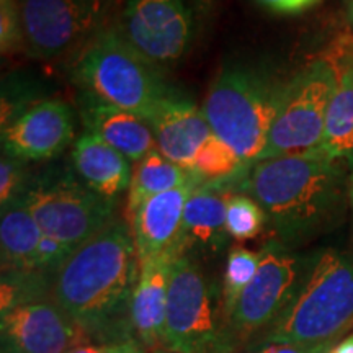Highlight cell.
Returning <instances> with one entry per match:
<instances>
[{
	"instance_id": "8fae6325",
	"label": "cell",
	"mask_w": 353,
	"mask_h": 353,
	"mask_svg": "<svg viewBox=\"0 0 353 353\" xmlns=\"http://www.w3.org/2000/svg\"><path fill=\"white\" fill-rule=\"evenodd\" d=\"M196 17L190 0H126L114 26L132 50L161 70L187 54Z\"/></svg>"
},
{
	"instance_id": "484cf974",
	"label": "cell",
	"mask_w": 353,
	"mask_h": 353,
	"mask_svg": "<svg viewBox=\"0 0 353 353\" xmlns=\"http://www.w3.org/2000/svg\"><path fill=\"white\" fill-rule=\"evenodd\" d=\"M32 179L26 172L25 161L2 152L0 161V205L6 208L12 201L25 195Z\"/></svg>"
},
{
	"instance_id": "f546056e",
	"label": "cell",
	"mask_w": 353,
	"mask_h": 353,
	"mask_svg": "<svg viewBox=\"0 0 353 353\" xmlns=\"http://www.w3.org/2000/svg\"><path fill=\"white\" fill-rule=\"evenodd\" d=\"M257 2L275 13L293 15V13H301L307 8L314 7L321 0H257Z\"/></svg>"
},
{
	"instance_id": "1f68e13d",
	"label": "cell",
	"mask_w": 353,
	"mask_h": 353,
	"mask_svg": "<svg viewBox=\"0 0 353 353\" xmlns=\"http://www.w3.org/2000/svg\"><path fill=\"white\" fill-rule=\"evenodd\" d=\"M198 17H206L213 12L216 0H190Z\"/></svg>"
},
{
	"instance_id": "ba28073f",
	"label": "cell",
	"mask_w": 353,
	"mask_h": 353,
	"mask_svg": "<svg viewBox=\"0 0 353 353\" xmlns=\"http://www.w3.org/2000/svg\"><path fill=\"white\" fill-rule=\"evenodd\" d=\"M23 200L43 234L72 250L114 221V200L99 195L69 172L32 179Z\"/></svg>"
},
{
	"instance_id": "4316f807",
	"label": "cell",
	"mask_w": 353,
	"mask_h": 353,
	"mask_svg": "<svg viewBox=\"0 0 353 353\" xmlns=\"http://www.w3.org/2000/svg\"><path fill=\"white\" fill-rule=\"evenodd\" d=\"M0 48L3 56L26 51L19 0H0Z\"/></svg>"
},
{
	"instance_id": "ac0fdd59",
	"label": "cell",
	"mask_w": 353,
	"mask_h": 353,
	"mask_svg": "<svg viewBox=\"0 0 353 353\" xmlns=\"http://www.w3.org/2000/svg\"><path fill=\"white\" fill-rule=\"evenodd\" d=\"M231 195V188L223 187L221 182L196 183L185 205L179 255H188L190 250L208 254L223 250L229 237L226 206Z\"/></svg>"
},
{
	"instance_id": "836d02e7",
	"label": "cell",
	"mask_w": 353,
	"mask_h": 353,
	"mask_svg": "<svg viewBox=\"0 0 353 353\" xmlns=\"http://www.w3.org/2000/svg\"><path fill=\"white\" fill-rule=\"evenodd\" d=\"M348 201H350V208L353 210V165L350 167V176H348Z\"/></svg>"
},
{
	"instance_id": "3957f363",
	"label": "cell",
	"mask_w": 353,
	"mask_h": 353,
	"mask_svg": "<svg viewBox=\"0 0 353 353\" xmlns=\"http://www.w3.org/2000/svg\"><path fill=\"white\" fill-rule=\"evenodd\" d=\"M352 325L353 252L319 250L288 306L250 348L337 342Z\"/></svg>"
},
{
	"instance_id": "7402d4cb",
	"label": "cell",
	"mask_w": 353,
	"mask_h": 353,
	"mask_svg": "<svg viewBox=\"0 0 353 353\" xmlns=\"http://www.w3.org/2000/svg\"><path fill=\"white\" fill-rule=\"evenodd\" d=\"M195 175L183 169L157 149L141 159L132 169L130 188H128L126 216L130 218L141 208L144 201L154 198L169 190L183 187L192 182Z\"/></svg>"
},
{
	"instance_id": "4fadbf2b",
	"label": "cell",
	"mask_w": 353,
	"mask_h": 353,
	"mask_svg": "<svg viewBox=\"0 0 353 353\" xmlns=\"http://www.w3.org/2000/svg\"><path fill=\"white\" fill-rule=\"evenodd\" d=\"M74 139V114L63 100H41L2 128V152L21 161H50Z\"/></svg>"
},
{
	"instance_id": "d6986e66",
	"label": "cell",
	"mask_w": 353,
	"mask_h": 353,
	"mask_svg": "<svg viewBox=\"0 0 353 353\" xmlns=\"http://www.w3.org/2000/svg\"><path fill=\"white\" fill-rule=\"evenodd\" d=\"M72 164L82 182L108 200H117L120 193L130 188V159L92 132L85 131L76 139Z\"/></svg>"
},
{
	"instance_id": "44dd1931",
	"label": "cell",
	"mask_w": 353,
	"mask_h": 353,
	"mask_svg": "<svg viewBox=\"0 0 353 353\" xmlns=\"http://www.w3.org/2000/svg\"><path fill=\"white\" fill-rule=\"evenodd\" d=\"M43 231L23 196L2 208L0 254L3 272H37L34 259Z\"/></svg>"
},
{
	"instance_id": "8992f818",
	"label": "cell",
	"mask_w": 353,
	"mask_h": 353,
	"mask_svg": "<svg viewBox=\"0 0 353 353\" xmlns=\"http://www.w3.org/2000/svg\"><path fill=\"white\" fill-rule=\"evenodd\" d=\"M219 291L190 255H176L170 267L165 348L180 353H231Z\"/></svg>"
},
{
	"instance_id": "d590c367",
	"label": "cell",
	"mask_w": 353,
	"mask_h": 353,
	"mask_svg": "<svg viewBox=\"0 0 353 353\" xmlns=\"http://www.w3.org/2000/svg\"><path fill=\"white\" fill-rule=\"evenodd\" d=\"M149 353H180V352L170 350V348H157V350H154V352H149Z\"/></svg>"
},
{
	"instance_id": "9a60e30c",
	"label": "cell",
	"mask_w": 353,
	"mask_h": 353,
	"mask_svg": "<svg viewBox=\"0 0 353 353\" xmlns=\"http://www.w3.org/2000/svg\"><path fill=\"white\" fill-rule=\"evenodd\" d=\"M196 179L198 176L183 187L149 198L134 214L128 218L138 260L165 254L179 255L185 205L190 193L196 183H200Z\"/></svg>"
},
{
	"instance_id": "277c9868",
	"label": "cell",
	"mask_w": 353,
	"mask_h": 353,
	"mask_svg": "<svg viewBox=\"0 0 353 353\" xmlns=\"http://www.w3.org/2000/svg\"><path fill=\"white\" fill-rule=\"evenodd\" d=\"M286 82L267 65L234 61L219 70L203 103L211 130L245 162H257Z\"/></svg>"
},
{
	"instance_id": "e575fe53",
	"label": "cell",
	"mask_w": 353,
	"mask_h": 353,
	"mask_svg": "<svg viewBox=\"0 0 353 353\" xmlns=\"http://www.w3.org/2000/svg\"><path fill=\"white\" fill-rule=\"evenodd\" d=\"M347 3V17H348V21H350V25L353 26V0H348Z\"/></svg>"
},
{
	"instance_id": "d6a6232c",
	"label": "cell",
	"mask_w": 353,
	"mask_h": 353,
	"mask_svg": "<svg viewBox=\"0 0 353 353\" xmlns=\"http://www.w3.org/2000/svg\"><path fill=\"white\" fill-rule=\"evenodd\" d=\"M330 353H353V334L348 335L347 339L334 347V350Z\"/></svg>"
},
{
	"instance_id": "2e32d148",
	"label": "cell",
	"mask_w": 353,
	"mask_h": 353,
	"mask_svg": "<svg viewBox=\"0 0 353 353\" xmlns=\"http://www.w3.org/2000/svg\"><path fill=\"white\" fill-rule=\"evenodd\" d=\"M175 254L139 260L138 280L131 301V321L136 341L145 352L165 348L167 296L170 267Z\"/></svg>"
},
{
	"instance_id": "74e56055",
	"label": "cell",
	"mask_w": 353,
	"mask_h": 353,
	"mask_svg": "<svg viewBox=\"0 0 353 353\" xmlns=\"http://www.w3.org/2000/svg\"><path fill=\"white\" fill-rule=\"evenodd\" d=\"M345 2H348V0H345Z\"/></svg>"
},
{
	"instance_id": "d4e9b609",
	"label": "cell",
	"mask_w": 353,
	"mask_h": 353,
	"mask_svg": "<svg viewBox=\"0 0 353 353\" xmlns=\"http://www.w3.org/2000/svg\"><path fill=\"white\" fill-rule=\"evenodd\" d=\"M267 226V216L260 205L249 195L234 193L226 206V229L236 241H249L257 237Z\"/></svg>"
},
{
	"instance_id": "30bf717a",
	"label": "cell",
	"mask_w": 353,
	"mask_h": 353,
	"mask_svg": "<svg viewBox=\"0 0 353 353\" xmlns=\"http://www.w3.org/2000/svg\"><path fill=\"white\" fill-rule=\"evenodd\" d=\"M121 0H19L26 52L54 59L112 25Z\"/></svg>"
},
{
	"instance_id": "ffe728a7",
	"label": "cell",
	"mask_w": 353,
	"mask_h": 353,
	"mask_svg": "<svg viewBox=\"0 0 353 353\" xmlns=\"http://www.w3.org/2000/svg\"><path fill=\"white\" fill-rule=\"evenodd\" d=\"M330 63V61H329ZM337 72L332 99L325 117L321 151L330 157L353 165V57H343L341 63H330Z\"/></svg>"
},
{
	"instance_id": "f1b7e54d",
	"label": "cell",
	"mask_w": 353,
	"mask_h": 353,
	"mask_svg": "<svg viewBox=\"0 0 353 353\" xmlns=\"http://www.w3.org/2000/svg\"><path fill=\"white\" fill-rule=\"evenodd\" d=\"M337 342L325 343H273L260 347L254 353H330Z\"/></svg>"
},
{
	"instance_id": "603a6c76",
	"label": "cell",
	"mask_w": 353,
	"mask_h": 353,
	"mask_svg": "<svg viewBox=\"0 0 353 353\" xmlns=\"http://www.w3.org/2000/svg\"><path fill=\"white\" fill-rule=\"evenodd\" d=\"M259 263L260 252H254V250L245 249V247H232L231 252H229L226 270H224L223 291H221L224 319H226V332L228 322L231 319L234 307H236L237 301H239L242 291L254 280Z\"/></svg>"
},
{
	"instance_id": "e0dca14e",
	"label": "cell",
	"mask_w": 353,
	"mask_h": 353,
	"mask_svg": "<svg viewBox=\"0 0 353 353\" xmlns=\"http://www.w3.org/2000/svg\"><path fill=\"white\" fill-rule=\"evenodd\" d=\"M79 114L88 132L99 136L134 164L157 149L152 128L144 118L105 103L87 92L79 97Z\"/></svg>"
},
{
	"instance_id": "6da1fadb",
	"label": "cell",
	"mask_w": 353,
	"mask_h": 353,
	"mask_svg": "<svg viewBox=\"0 0 353 353\" xmlns=\"http://www.w3.org/2000/svg\"><path fill=\"white\" fill-rule=\"evenodd\" d=\"M138 272L130 224L114 219L57 268L51 299L81 329L87 342L136 341L131 301Z\"/></svg>"
},
{
	"instance_id": "52a82bcc",
	"label": "cell",
	"mask_w": 353,
	"mask_h": 353,
	"mask_svg": "<svg viewBox=\"0 0 353 353\" xmlns=\"http://www.w3.org/2000/svg\"><path fill=\"white\" fill-rule=\"evenodd\" d=\"M314 252L303 255L293 247L270 241L260 250V263L250 285L242 291L228 322L231 353L250 348L280 317L293 299Z\"/></svg>"
},
{
	"instance_id": "83f0119b",
	"label": "cell",
	"mask_w": 353,
	"mask_h": 353,
	"mask_svg": "<svg viewBox=\"0 0 353 353\" xmlns=\"http://www.w3.org/2000/svg\"><path fill=\"white\" fill-rule=\"evenodd\" d=\"M72 252L74 250L61 241L43 234L37 250V259H34V270L54 275L57 268L68 260Z\"/></svg>"
},
{
	"instance_id": "5bb4252c",
	"label": "cell",
	"mask_w": 353,
	"mask_h": 353,
	"mask_svg": "<svg viewBox=\"0 0 353 353\" xmlns=\"http://www.w3.org/2000/svg\"><path fill=\"white\" fill-rule=\"evenodd\" d=\"M156 136L157 151L192 172L196 154L214 134L203 108L170 92L148 121Z\"/></svg>"
},
{
	"instance_id": "7a4b0ae2",
	"label": "cell",
	"mask_w": 353,
	"mask_h": 353,
	"mask_svg": "<svg viewBox=\"0 0 353 353\" xmlns=\"http://www.w3.org/2000/svg\"><path fill=\"white\" fill-rule=\"evenodd\" d=\"M347 162L321 149L255 162L244 190L286 247L314 239L341 223L348 201Z\"/></svg>"
},
{
	"instance_id": "8d00e7d4",
	"label": "cell",
	"mask_w": 353,
	"mask_h": 353,
	"mask_svg": "<svg viewBox=\"0 0 353 353\" xmlns=\"http://www.w3.org/2000/svg\"><path fill=\"white\" fill-rule=\"evenodd\" d=\"M130 353H145V350L141 345H138L136 348H132V350Z\"/></svg>"
},
{
	"instance_id": "5b68a950",
	"label": "cell",
	"mask_w": 353,
	"mask_h": 353,
	"mask_svg": "<svg viewBox=\"0 0 353 353\" xmlns=\"http://www.w3.org/2000/svg\"><path fill=\"white\" fill-rule=\"evenodd\" d=\"M72 77L82 92L145 121L172 92L162 81L161 70L121 38L114 21L83 44Z\"/></svg>"
},
{
	"instance_id": "7c38bea8",
	"label": "cell",
	"mask_w": 353,
	"mask_h": 353,
	"mask_svg": "<svg viewBox=\"0 0 353 353\" xmlns=\"http://www.w3.org/2000/svg\"><path fill=\"white\" fill-rule=\"evenodd\" d=\"M85 335L54 303H25L2 314V353H68Z\"/></svg>"
},
{
	"instance_id": "4dcf8cb0",
	"label": "cell",
	"mask_w": 353,
	"mask_h": 353,
	"mask_svg": "<svg viewBox=\"0 0 353 353\" xmlns=\"http://www.w3.org/2000/svg\"><path fill=\"white\" fill-rule=\"evenodd\" d=\"M141 343L138 341H131L125 343H95L87 342L81 345L70 348L68 353H130Z\"/></svg>"
},
{
	"instance_id": "9c48e42d",
	"label": "cell",
	"mask_w": 353,
	"mask_h": 353,
	"mask_svg": "<svg viewBox=\"0 0 353 353\" xmlns=\"http://www.w3.org/2000/svg\"><path fill=\"white\" fill-rule=\"evenodd\" d=\"M335 83L337 72L325 59L314 61L286 81L280 108L259 161L319 148Z\"/></svg>"
},
{
	"instance_id": "cb8c5ba5",
	"label": "cell",
	"mask_w": 353,
	"mask_h": 353,
	"mask_svg": "<svg viewBox=\"0 0 353 353\" xmlns=\"http://www.w3.org/2000/svg\"><path fill=\"white\" fill-rule=\"evenodd\" d=\"M244 161L223 139L213 134L196 154L192 174L206 182H221L242 169Z\"/></svg>"
}]
</instances>
